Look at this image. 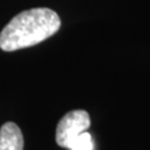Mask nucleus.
Returning a JSON list of instances; mask_svg holds the SVG:
<instances>
[{"mask_svg": "<svg viewBox=\"0 0 150 150\" xmlns=\"http://www.w3.org/2000/svg\"><path fill=\"white\" fill-rule=\"evenodd\" d=\"M59 15L48 8H35L15 15L0 33V49L15 51L36 45L58 33Z\"/></svg>", "mask_w": 150, "mask_h": 150, "instance_id": "nucleus-1", "label": "nucleus"}, {"mask_svg": "<svg viewBox=\"0 0 150 150\" xmlns=\"http://www.w3.org/2000/svg\"><path fill=\"white\" fill-rule=\"evenodd\" d=\"M90 126V116L85 110H73L65 114L56 126L55 140L59 146L69 149L71 143Z\"/></svg>", "mask_w": 150, "mask_h": 150, "instance_id": "nucleus-2", "label": "nucleus"}, {"mask_svg": "<svg viewBox=\"0 0 150 150\" xmlns=\"http://www.w3.org/2000/svg\"><path fill=\"white\" fill-rule=\"evenodd\" d=\"M0 150H24V138L20 128L11 121L0 128Z\"/></svg>", "mask_w": 150, "mask_h": 150, "instance_id": "nucleus-3", "label": "nucleus"}, {"mask_svg": "<svg viewBox=\"0 0 150 150\" xmlns=\"http://www.w3.org/2000/svg\"><path fill=\"white\" fill-rule=\"evenodd\" d=\"M70 150H94L93 138L88 131H84L70 145Z\"/></svg>", "mask_w": 150, "mask_h": 150, "instance_id": "nucleus-4", "label": "nucleus"}]
</instances>
